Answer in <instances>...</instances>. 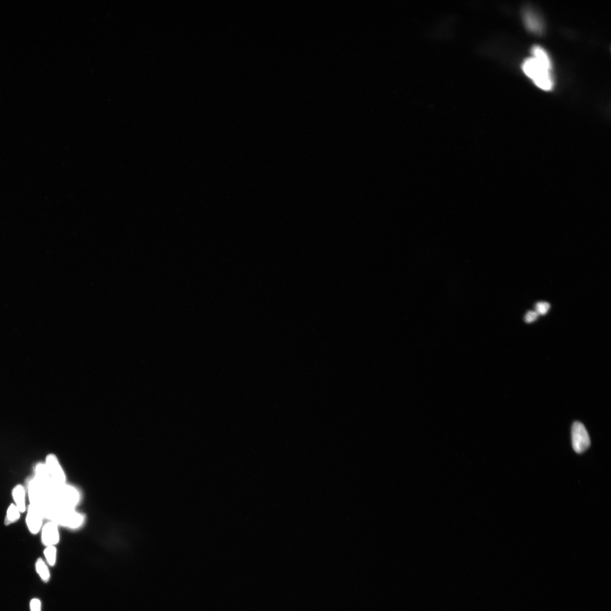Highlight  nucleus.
Returning a JSON list of instances; mask_svg holds the SVG:
<instances>
[{
    "mask_svg": "<svg viewBox=\"0 0 611 611\" xmlns=\"http://www.w3.org/2000/svg\"><path fill=\"white\" fill-rule=\"evenodd\" d=\"M550 307V305L548 302H540L536 303L535 308L536 312L540 315H545L548 312V311Z\"/></svg>",
    "mask_w": 611,
    "mask_h": 611,
    "instance_id": "obj_14",
    "label": "nucleus"
},
{
    "mask_svg": "<svg viewBox=\"0 0 611 611\" xmlns=\"http://www.w3.org/2000/svg\"><path fill=\"white\" fill-rule=\"evenodd\" d=\"M524 73L534 82L539 88L544 91H551L553 87V80L551 70L544 67L534 57L524 61L522 65Z\"/></svg>",
    "mask_w": 611,
    "mask_h": 611,
    "instance_id": "obj_1",
    "label": "nucleus"
},
{
    "mask_svg": "<svg viewBox=\"0 0 611 611\" xmlns=\"http://www.w3.org/2000/svg\"><path fill=\"white\" fill-rule=\"evenodd\" d=\"M531 52L534 58L549 70L552 69V61L548 53L542 47L535 46L532 47Z\"/></svg>",
    "mask_w": 611,
    "mask_h": 611,
    "instance_id": "obj_10",
    "label": "nucleus"
},
{
    "mask_svg": "<svg viewBox=\"0 0 611 611\" xmlns=\"http://www.w3.org/2000/svg\"><path fill=\"white\" fill-rule=\"evenodd\" d=\"M12 496L15 503V505L18 508L20 513L26 511V491L21 485H18L12 490Z\"/></svg>",
    "mask_w": 611,
    "mask_h": 611,
    "instance_id": "obj_9",
    "label": "nucleus"
},
{
    "mask_svg": "<svg viewBox=\"0 0 611 611\" xmlns=\"http://www.w3.org/2000/svg\"><path fill=\"white\" fill-rule=\"evenodd\" d=\"M44 554L49 565H55L57 558V549L55 546H47L45 549Z\"/></svg>",
    "mask_w": 611,
    "mask_h": 611,
    "instance_id": "obj_13",
    "label": "nucleus"
},
{
    "mask_svg": "<svg viewBox=\"0 0 611 611\" xmlns=\"http://www.w3.org/2000/svg\"><path fill=\"white\" fill-rule=\"evenodd\" d=\"M523 18L528 30L535 33H540L543 30V24L538 16L530 10H525L523 13Z\"/></svg>",
    "mask_w": 611,
    "mask_h": 611,
    "instance_id": "obj_8",
    "label": "nucleus"
},
{
    "mask_svg": "<svg viewBox=\"0 0 611 611\" xmlns=\"http://www.w3.org/2000/svg\"><path fill=\"white\" fill-rule=\"evenodd\" d=\"M59 525L54 522H48L42 528V542L47 546H55L60 542Z\"/></svg>",
    "mask_w": 611,
    "mask_h": 611,
    "instance_id": "obj_7",
    "label": "nucleus"
},
{
    "mask_svg": "<svg viewBox=\"0 0 611 611\" xmlns=\"http://www.w3.org/2000/svg\"><path fill=\"white\" fill-rule=\"evenodd\" d=\"M44 515L39 508L30 504L27 507L26 522L28 530L32 534H37L42 530Z\"/></svg>",
    "mask_w": 611,
    "mask_h": 611,
    "instance_id": "obj_6",
    "label": "nucleus"
},
{
    "mask_svg": "<svg viewBox=\"0 0 611 611\" xmlns=\"http://www.w3.org/2000/svg\"><path fill=\"white\" fill-rule=\"evenodd\" d=\"M36 569L37 573L42 580L47 582L50 578V573L48 568L42 559L39 558L36 561Z\"/></svg>",
    "mask_w": 611,
    "mask_h": 611,
    "instance_id": "obj_12",
    "label": "nucleus"
},
{
    "mask_svg": "<svg viewBox=\"0 0 611 611\" xmlns=\"http://www.w3.org/2000/svg\"><path fill=\"white\" fill-rule=\"evenodd\" d=\"M45 465L47 467L49 474L55 486L64 485L66 483L67 477L62 466L61 465L58 458L55 454H50L46 457Z\"/></svg>",
    "mask_w": 611,
    "mask_h": 611,
    "instance_id": "obj_5",
    "label": "nucleus"
},
{
    "mask_svg": "<svg viewBox=\"0 0 611 611\" xmlns=\"http://www.w3.org/2000/svg\"><path fill=\"white\" fill-rule=\"evenodd\" d=\"M53 511L50 519L58 525L76 529L84 523V516L75 509H68L57 505Z\"/></svg>",
    "mask_w": 611,
    "mask_h": 611,
    "instance_id": "obj_3",
    "label": "nucleus"
},
{
    "mask_svg": "<svg viewBox=\"0 0 611 611\" xmlns=\"http://www.w3.org/2000/svg\"><path fill=\"white\" fill-rule=\"evenodd\" d=\"M31 611H41V602L38 599H33L30 603Z\"/></svg>",
    "mask_w": 611,
    "mask_h": 611,
    "instance_id": "obj_16",
    "label": "nucleus"
},
{
    "mask_svg": "<svg viewBox=\"0 0 611 611\" xmlns=\"http://www.w3.org/2000/svg\"><path fill=\"white\" fill-rule=\"evenodd\" d=\"M572 439L573 448L578 453L585 452L591 443L587 430L579 422H575L572 426Z\"/></svg>",
    "mask_w": 611,
    "mask_h": 611,
    "instance_id": "obj_4",
    "label": "nucleus"
},
{
    "mask_svg": "<svg viewBox=\"0 0 611 611\" xmlns=\"http://www.w3.org/2000/svg\"><path fill=\"white\" fill-rule=\"evenodd\" d=\"M52 499L57 505L68 509H75L80 502L81 495L76 487L68 485L55 486Z\"/></svg>",
    "mask_w": 611,
    "mask_h": 611,
    "instance_id": "obj_2",
    "label": "nucleus"
},
{
    "mask_svg": "<svg viewBox=\"0 0 611 611\" xmlns=\"http://www.w3.org/2000/svg\"><path fill=\"white\" fill-rule=\"evenodd\" d=\"M20 512L15 504H11L7 508L5 523L7 525L14 523L19 519Z\"/></svg>",
    "mask_w": 611,
    "mask_h": 611,
    "instance_id": "obj_11",
    "label": "nucleus"
},
{
    "mask_svg": "<svg viewBox=\"0 0 611 611\" xmlns=\"http://www.w3.org/2000/svg\"><path fill=\"white\" fill-rule=\"evenodd\" d=\"M538 314L536 311H528L525 315L524 320H525L526 323H531L535 321L538 318Z\"/></svg>",
    "mask_w": 611,
    "mask_h": 611,
    "instance_id": "obj_15",
    "label": "nucleus"
}]
</instances>
